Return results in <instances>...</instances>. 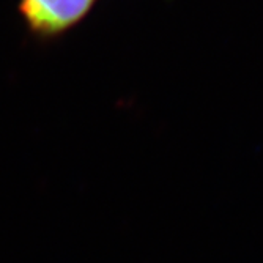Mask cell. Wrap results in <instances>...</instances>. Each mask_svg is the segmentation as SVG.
Segmentation results:
<instances>
[{
	"label": "cell",
	"instance_id": "obj_1",
	"mask_svg": "<svg viewBox=\"0 0 263 263\" xmlns=\"http://www.w3.org/2000/svg\"><path fill=\"white\" fill-rule=\"evenodd\" d=\"M93 4L95 0H19V13L30 35L52 40L79 24Z\"/></svg>",
	"mask_w": 263,
	"mask_h": 263
}]
</instances>
